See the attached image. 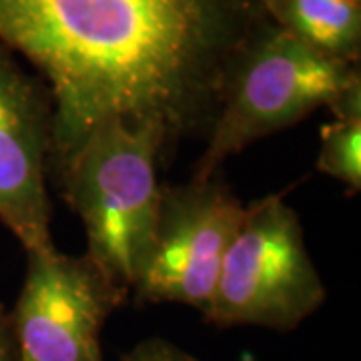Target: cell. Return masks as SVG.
Segmentation results:
<instances>
[{
  "mask_svg": "<svg viewBox=\"0 0 361 361\" xmlns=\"http://www.w3.org/2000/svg\"><path fill=\"white\" fill-rule=\"evenodd\" d=\"M265 20L261 0H0V44L51 92L59 180L109 118L153 133L165 153L207 137L235 59Z\"/></svg>",
  "mask_w": 361,
  "mask_h": 361,
  "instance_id": "1",
  "label": "cell"
},
{
  "mask_svg": "<svg viewBox=\"0 0 361 361\" xmlns=\"http://www.w3.org/2000/svg\"><path fill=\"white\" fill-rule=\"evenodd\" d=\"M355 85H361L355 63L327 56L265 20L233 63L191 179L215 177L233 155L329 109Z\"/></svg>",
  "mask_w": 361,
  "mask_h": 361,
  "instance_id": "2",
  "label": "cell"
},
{
  "mask_svg": "<svg viewBox=\"0 0 361 361\" xmlns=\"http://www.w3.org/2000/svg\"><path fill=\"white\" fill-rule=\"evenodd\" d=\"M163 145L121 118L101 123L59 177L63 197L87 235V255L104 275L133 291L149 253L161 185Z\"/></svg>",
  "mask_w": 361,
  "mask_h": 361,
  "instance_id": "3",
  "label": "cell"
},
{
  "mask_svg": "<svg viewBox=\"0 0 361 361\" xmlns=\"http://www.w3.org/2000/svg\"><path fill=\"white\" fill-rule=\"evenodd\" d=\"M325 297L295 209L285 203V193H271L245 207L205 319L217 327L287 334L319 310Z\"/></svg>",
  "mask_w": 361,
  "mask_h": 361,
  "instance_id": "4",
  "label": "cell"
},
{
  "mask_svg": "<svg viewBox=\"0 0 361 361\" xmlns=\"http://www.w3.org/2000/svg\"><path fill=\"white\" fill-rule=\"evenodd\" d=\"M243 215L245 205L217 175L163 185L135 301L180 303L205 317Z\"/></svg>",
  "mask_w": 361,
  "mask_h": 361,
  "instance_id": "5",
  "label": "cell"
},
{
  "mask_svg": "<svg viewBox=\"0 0 361 361\" xmlns=\"http://www.w3.org/2000/svg\"><path fill=\"white\" fill-rule=\"evenodd\" d=\"M13 313L18 361H104L101 334L129 293L85 255L26 253Z\"/></svg>",
  "mask_w": 361,
  "mask_h": 361,
  "instance_id": "6",
  "label": "cell"
},
{
  "mask_svg": "<svg viewBox=\"0 0 361 361\" xmlns=\"http://www.w3.org/2000/svg\"><path fill=\"white\" fill-rule=\"evenodd\" d=\"M52 115L44 82L0 44V223L39 255L56 251L47 187Z\"/></svg>",
  "mask_w": 361,
  "mask_h": 361,
  "instance_id": "7",
  "label": "cell"
},
{
  "mask_svg": "<svg viewBox=\"0 0 361 361\" xmlns=\"http://www.w3.org/2000/svg\"><path fill=\"white\" fill-rule=\"evenodd\" d=\"M273 25L327 56L360 63L361 8L351 0H261Z\"/></svg>",
  "mask_w": 361,
  "mask_h": 361,
  "instance_id": "8",
  "label": "cell"
},
{
  "mask_svg": "<svg viewBox=\"0 0 361 361\" xmlns=\"http://www.w3.org/2000/svg\"><path fill=\"white\" fill-rule=\"evenodd\" d=\"M331 121L319 130L317 171L339 180L351 193L361 191V85L345 90L329 106Z\"/></svg>",
  "mask_w": 361,
  "mask_h": 361,
  "instance_id": "9",
  "label": "cell"
},
{
  "mask_svg": "<svg viewBox=\"0 0 361 361\" xmlns=\"http://www.w3.org/2000/svg\"><path fill=\"white\" fill-rule=\"evenodd\" d=\"M121 361H199L191 353H187L179 345L171 343L163 337H151L145 339L141 343H137L130 349L129 353H125Z\"/></svg>",
  "mask_w": 361,
  "mask_h": 361,
  "instance_id": "10",
  "label": "cell"
},
{
  "mask_svg": "<svg viewBox=\"0 0 361 361\" xmlns=\"http://www.w3.org/2000/svg\"><path fill=\"white\" fill-rule=\"evenodd\" d=\"M0 361H18L13 313L0 303Z\"/></svg>",
  "mask_w": 361,
  "mask_h": 361,
  "instance_id": "11",
  "label": "cell"
},
{
  "mask_svg": "<svg viewBox=\"0 0 361 361\" xmlns=\"http://www.w3.org/2000/svg\"><path fill=\"white\" fill-rule=\"evenodd\" d=\"M351 2H355V4H360V0H351Z\"/></svg>",
  "mask_w": 361,
  "mask_h": 361,
  "instance_id": "12",
  "label": "cell"
}]
</instances>
